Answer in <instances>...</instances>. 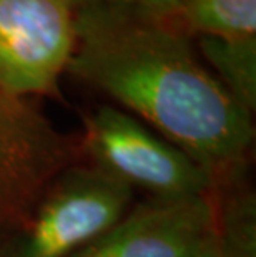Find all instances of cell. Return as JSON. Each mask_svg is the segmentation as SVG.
I'll return each mask as SVG.
<instances>
[{"label":"cell","mask_w":256,"mask_h":257,"mask_svg":"<svg viewBox=\"0 0 256 257\" xmlns=\"http://www.w3.org/2000/svg\"><path fill=\"white\" fill-rule=\"evenodd\" d=\"M200 55L213 68L226 91L248 113L256 108V38L223 40L215 37L195 38Z\"/></svg>","instance_id":"9"},{"label":"cell","mask_w":256,"mask_h":257,"mask_svg":"<svg viewBox=\"0 0 256 257\" xmlns=\"http://www.w3.org/2000/svg\"><path fill=\"white\" fill-rule=\"evenodd\" d=\"M81 160L148 198L211 194L218 179L130 113L100 105L83 116Z\"/></svg>","instance_id":"3"},{"label":"cell","mask_w":256,"mask_h":257,"mask_svg":"<svg viewBox=\"0 0 256 257\" xmlns=\"http://www.w3.org/2000/svg\"><path fill=\"white\" fill-rule=\"evenodd\" d=\"M67 73L138 114L218 183L248 169L251 113L205 67L177 15L113 2L80 5Z\"/></svg>","instance_id":"1"},{"label":"cell","mask_w":256,"mask_h":257,"mask_svg":"<svg viewBox=\"0 0 256 257\" xmlns=\"http://www.w3.org/2000/svg\"><path fill=\"white\" fill-rule=\"evenodd\" d=\"M73 9L80 7V5L92 4V2H113V4H127V5H137V7H143L153 12L160 14H170L177 15V0H67Z\"/></svg>","instance_id":"10"},{"label":"cell","mask_w":256,"mask_h":257,"mask_svg":"<svg viewBox=\"0 0 256 257\" xmlns=\"http://www.w3.org/2000/svg\"><path fill=\"white\" fill-rule=\"evenodd\" d=\"M215 239V191L146 198L73 257H195Z\"/></svg>","instance_id":"6"},{"label":"cell","mask_w":256,"mask_h":257,"mask_svg":"<svg viewBox=\"0 0 256 257\" xmlns=\"http://www.w3.org/2000/svg\"><path fill=\"white\" fill-rule=\"evenodd\" d=\"M177 19L193 38H256V0H177Z\"/></svg>","instance_id":"8"},{"label":"cell","mask_w":256,"mask_h":257,"mask_svg":"<svg viewBox=\"0 0 256 257\" xmlns=\"http://www.w3.org/2000/svg\"><path fill=\"white\" fill-rule=\"evenodd\" d=\"M135 191L81 161L53 179L0 257H73L132 209Z\"/></svg>","instance_id":"2"},{"label":"cell","mask_w":256,"mask_h":257,"mask_svg":"<svg viewBox=\"0 0 256 257\" xmlns=\"http://www.w3.org/2000/svg\"><path fill=\"white\" fill-rule=\"evenodd\" d=\"M195 257H221L220 252H218V249H216V244H215V239L211 240V242L206 245V247L201 250L200 254H197Z\"/></svg>","instance_id":"11"},{"label":"cell","mask_w":256,"mask_h":257,"mask_svg":"<svg viewBox=\"0 0 256 257\" xmlns=\"http://www.w3.org/2000/svg\"><path fill=\"white\" fill-rule=\"evenodd\" d=\"M81 161L78 135L57 130L30 98L0 90V242L25 222L53 179Z\"/></svg>","instance_id":"4"},{"label":"cell","mask_w":256,"mask_h":257,"mask_svg":"<svg viewBox=\"0 0 256 257\" xmlns=\"http://www.w3.org/2000/svg\"><path fill=\"white\" fill-rule=\"evenodd\" d=\"M75 47L67 0H0V90L20 98L58 96Z\"/></svg>","instance_id":"5"},{"label":"cell","mask_w":256,"mask_h":257,"mask_svg":"<svg viewBox=\"0 0 256 257\" xmlns=\"http://www.w3.org/2000/svg\"><path fill=\"white\" fill-rule=\"evenodd\" d=\"M244 174L223 179L215 188V244L221 257H256V202Z\"/></svg>","instance_id":"7"}]
</instances>
